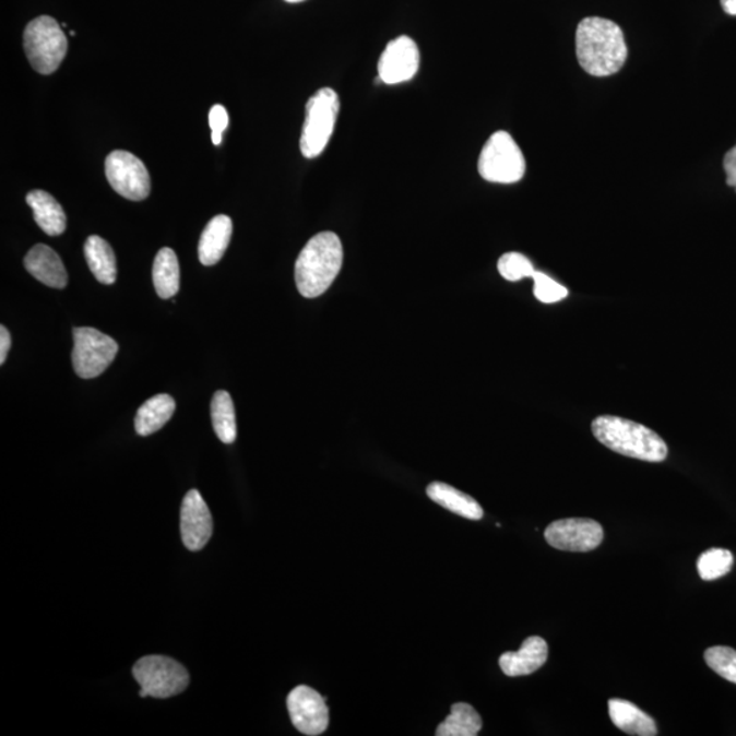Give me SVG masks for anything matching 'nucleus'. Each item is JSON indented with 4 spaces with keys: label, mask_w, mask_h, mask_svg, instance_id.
Instances as JSON below:
<instances>
[{
    "label": "nucleus",
    "mask_w": 736,
    "mask_h": 736,
    "mask_svg": "<svg viewBox=\"0 0 736 736\" xmlns=\"http://www.w3.org/2000/svg\"><path fill=\"white\" fill-rule=\"evenodd\" d=\"M575 55L587 74L608 76L618 73L628 58L622 29L614 21L587 16L577 26Z\"/></svg>",
    "instance_id": "nucleus-1"
},
{
    "label": "nucleus",
    "mask_w": 736,
    "mask_h": 736,
    "mask_svg": "<svg viewBox=\"0 0 736 736\" xmlns=\"http://www.w3.org/2000/svg\"><path fill=\"white\" fill-rule=\"evenodd\" d=\"M343 245L333 233H321L309 240L295 263L296 287L305 298L325 294L343 266Z\"/></svg>",
    "instance_id": "nucleus-2"
},
{
    "label": "nucleus",
    "mask_w": 736,
    "mask_h": 736,
    "mask_svg": "<svg viewBox=\"0 0 736 736\" xmlns=\"http://www.w3.org/2000/svg\"><path fill=\"white\" fill-rule=\"evenodd\" d=\"M592 432L598 442L625 458L662 463L667 459L666 442L651 428L618 416H598L592 422Z\"/></svg>",
    "instance_id": "nucleus-3"
},
{
    "label": "nucleus",
    "mask_w": 736,
    "mask_h": 736,
    "mask_svg": "<svg viewBox=\"0 0 736 736\" xmlns=\"http://www.w3.org/2000/svg\"><path fill=\"white\" fill-rule=\"evenodd\" d=\"M24 49L32 68L49 75L59 69L68 54V37L52 16H37L24 32Z\"/></svg>",
    "instance_id": "nucleus-4"
},
{
    "label": "nucleus",
    "mask_w": 736,
    "mask_h": 736,
    "mask_svg": "<svg viewBox=\"0 0 736 736\" xmlns=\"http://www.w3.org/2000/svg\"><path fill=\"white\" fill-rule=\"evenodd\" d=\"M340 98L331 87H322L310 97L306 106V119L300 136V152L306 158H314L327 150L336 128Z\"/></svg>",
    "instance_id": "nucleus-5"
},
{
    "label": "nucleus",
    "mask_w": 736,
    "mask_h": 736,
    "mask_svg": "<svg viewBox=\"0 0 736 736\" xmlns=\"http://www.w3.org/2000/svg\"><path fill=\"white\" fill-rule=\"evenodd\" d=\"M477 168L487 182L512 185L524 178L526 164L513 136L507 131H497L483 146Z\"/></svg>",
    "instance_id": "nucleus-6"
},
{
    "label": "nucleus",
    "mask_w": 736,
    "mask_h": 736,
    "mask_svg": "<svg viewBox=\"0 0 736 736\" xmlns=\"http://www.w3.org/2000/svg\"><path fill=\"white\" fill-rule=\"evenodd\" d=\"M133 675L141 685L140 696L169 699L183 693L190 675L182 664L166 656H145L134 664Z\"/></svg>",
    "instance_id": "nucleus-7"
},
{
    "label": "nucleus",
    "mask_w": 736,
    "mask_h": 736,
    "mask_svg": "<svg viewBox=\"0 0 736 736\" xmlns=\"http://www.w3.org/2000/svg\"><path fill=\"white\" fill-rule=\"evenodd\" d=\"M73 336L74 349L71 360L76 376L84 379L102 376L117 356L118 343L93 328H75Z\"/></svg>",
    "instance_id": "nucleus-8"
},
{
    "label": "nucleus",
    "mask_w": 736,
    "mask_h": 736,
    "mask_svg": "<svg viewBox=\"0 0 736 736\" xmlns=\"http://www.w3.org/2000/svg\"><path fill=\"white\" fill-rule=\"evenodd\" d=\"M109 185L130 201H144L151 194V177L145 164L126 151L109 153L106 161Z\"/></svg>",
    "instance_id": "nucleus-9"
},
{
    "label": "nucleus",
    "mask_w": 736,
    "mask_h": 736,
    "mask_svg": "<svg viewBox=\"0 0 736 736\" xmlns=\"http://www.w3.org/2000/svg\"><path fill=\"white\" fill-rule=\"evenodd\" d=\"M545 537L554 548L569 553H590L602 545L603 526L591 519H565L547 526Z\"/></svg>",
    "instance_id": "nucleus-10"
},
{
    "label": "nucleus",
    "mask_w": 736,
    "mask_h": 736,
    "mask_svg": "<svg viewBox=\"0 0 736 736\" xmlns=\"http://www.w3.org/2000/svg\"><path fill=\"white\" fill-rule=\"evenodd\" d=\"M290 721L298 732L316 736L327 732L329 710L327 699L309 686H298L287 699Z\"/></svg>",
    "instance_id": "nucleus-11"
},
{
    "label": "nucleus",
    "mask_w": 736,
    "mask_h": 736,
    "mask_svg": "<svg viewBox=\"0 0 736 736\" xmlns=\"http://www.w3.org/2000/svg\"><path fill=\"white\" fill-rule=\"evenodd\" d=\"M419 66L420 52L417 44L408 36L395 37L379 59V80L388 85L403 84L414 79Z\"/></svg>",
    "instance_id": "nucleus-12"
},
{
    "label": "nucleus",
    "mask_w": 736,
    "mask_h": 736,
    "mask_svg": "<svg viewBox=\"0 0 736 736\" xmlns=\"http://www.w3.org/2000/svg\"><path fill=\"white\" fill-rule=\"evenodd\" d=\"M180 534L186 548L190 551L202 550L211 541L213 534L211 510L197 490H190L183 499L180 510Z\"/></svg>",
    "instance_id": "nucleus-13"
},
{
    "label": "nucleus",
    "mask_w": 736,
    "mask_h": 736,
    "mask_svg": "<svg viewBox=\"0 0 736 736\" xmlns=\"http://www.w3.org/2000/svg\"><path fill=\"white\" fill-rule=\"evenodd\" d=\"M548 657V645L542 637L532 636L526 639L518 652H504L499 657V666L508 677H525L545 666Z\"/></svg>",
    "instance_id": "nucleus-14"
},
{
    "label": "nucleus",
    "mask_w": 736,
    "mask_h": 736,
    "mask_svg": "<svg viewBox=\"0 0 736 736\" xmlns=\"http://www.w3.org/2000/svg\"><path fill=\"white\" fill-rule=\"evenodd\" d=\"M26 271L48 287L62 289L68 285L69 276L60 257L51 247L36 245L25 257Z\"/></svg>",
    "instance_id": "nucleus-15"
},
{
    "label": "nucleus",
    "mask_w": 736,
    "mask_h": 736,
    "mask_svg": "<svg viewBox=\"0 0 736 736\" xmlns=\"http://www.w3.org/2000/svg\"><path fill=\"white\" fill-rule=\"evenodd\" d=\"M230 236H233V219L225 214H218L207 223L198 246V257L202 265L213 266L222 260L228 249Z\"/></svg>",
    "instance_id": "nucleus-16"
},
{
    "label": "nucleus",
    "mask_w": 736,
    "mask_h": 736,
    "mask_svg": "<svg viewBox=\"0 0 736 736\" xmlns=\"http://www.w3.org/2000/svg\"><path fill=\"white\" fill-rule=\"evenodd\" d=\"M608 715L615 727L629 735L656 736L655 721L633 702L613 699L608 701Z\"/></svg>",
    "instance_id": "nucleus-17"
},
{
    "label": "nucleus",
    "mask_w": 736,
    "mask_h": 736,
    "mask_svg": "<svg viewBox=\"0 0 736 736\" xmlns=\"http://www.w3.org/2000/svg\"><path fill=\"white\" fill-rule=\"evenodd\" d=\"M427 496L432 502L441 504L449 512L461 515V518L479 521L483 519V509L476 499L466 496L465 492L458 490L447 483L434 482L427 487Z\"/></svg>",
    "instance_id": "nucleus-18"
},
{
    "label": "nucleus",
    "mask_w": 736,
    "mask_h": 736,
    "mask_svg": "<svg viewBox=\"0 0 736 736\" xmlns=\"http://www.w3.org/2000/svg\"><path fill=\"white\" fill-rule=\"evenodd\" d=\"M27 205L32 207L33 217L38 227L49 236H59L66 229V214L60 203L51 194L43 190H33L26 195Z\"/></svg>",
    "instance_id": "nucleus-19"
},
{
    "label": "nucleus",
    "mask_w": 736,
    "mask_h": 736,
    "mask_svg": "<svg viewBox=\"0 0 736 736\" xmlns=\"http://www.w3.org/2000/svg\"><path fill=\"white\" fill-rule=\"evenodd\" d=\"M177 404L169 394H157L145 401L135 415V431L141 437L152 436L162 430L171 419Z\"/></svg>",
    "instance_id": "nucleus-20"
},
{
    "label": "nucleus",
    "mask_w": 736,
    "mask_h": 736,
    "mask_svg": "<svg viewBox=\"0 0 736 736\" xmlns=\"http://www.w3.org/2000/svg\"><path fill=\"white\" fill-rule=\"evenodd\" d=\"M87 266L98 283L111 285L117 282V258L112 247L100 236L92 235L84 246Z\"/></svg>",
    "instance_id": "nucleus-21"
},
{
    "label": "nucleus",
    "mask_w": 736,
    "mask_h": 736,
    "mask_svg": "<svg viewBox=\"0 0 736 736\" xmlns=\"http://www.w3.org/2000/svg\"><path fill=\"white\" fill-rule=\"evenodd\" d=\"M153 284L162 299L174 298L180 287V268L178 257L173 249L164 247L153 262Z\"/></svg>",
    "instance_id": "nucleus-22"
},
{
    "label": "nucleus",
    "mask_w": 736,
    "mask_h": 736,
    "mask_svg": "<svg viewBox=\"0 0 736 736\" xmlns=\"http://www.w3.org/2000/svg\"><path fill=\"white\" fill-rule=\"evenodd\" d=\"M483 726L482 717L475 708L458 702L452 707V712L439 724L437 736H476Z\"/></svg>",
    "instance_id": "nucleus-23"
},
{
    "label": "nucleus",
    "mask_w": 736,
    "mask_h": 736,
    "mask_svg": "<svg viewBox=\"0 0 736 736\" xmlns=\"http://www.w3.org/2000/svg\"><path fill=\"white\" fill-rule=\"evenodd\" d=\"M211 414L214 431L223 443H234L238 436L236 428V415L233 397L225 390H218L213 395Z\"/></svg>",
    "instance_id": "nucleus-24"
},
{
    "label": "nucleus",
    "mask_w": 736,
    "mask_h": 736,
    "mask_svg": "<svg viewBox=\"0 0 736 736\" xmlns=\"http://www.w3.org/2000/svg\"><path fill=\"white\" fill-rule=\"evenodd\" d=\"M734 565V555L724 548H711L700 555L697 560V570L704 581L722 579L732 571Z\"/></svg>",
    "instance_id": "nucleus-25"
},
{
    "label": "nucleus",
    "mask_w": 736,
    "mask_h": 736,
    "mask_svg": "<svg viewBox=\"0 0 736 736\" xmlns=\"http://www.w3.org/2000/svg\"><path fill=\"white\" fill-rule=\"evenodd\" d=\"M705 662L722 678L736 685V651L729 646H712L705 651Z\"/></svg>",
    "instance_id": "nucleus-26"
},
{
    "label": "nucleus",
    "mask_w": 736,
    "mask_h": 736,
    "mask_svg": "<svg viewBox=\"0 0 736 736\" xmlns=\"http://www.w3.org/2000/svg\"><path fill=\"white\" fill-rule=\"evenodd\" d=\"M498 271L504 280L513 283L532 277L536 272L529 258L520 252H508L499 258Z\"/></svg>",
    "instance_id": "nucleus-27"
},
{
    "label": "nucleus",
    "mask_w": 736,
    "mask_h": 736,
    "mask_svg": "<svg viewBox=\"0 0 736 736\" xmlns=\"http://www.w3.org/2000/svg\"><path fill=\"white\" fill-rule=\"evenodd\" d=\"M532 278H534L535 282L534 294L536 299L541 300L542 304H557V301L568 298V288H565L563 285L555 282V280L547 276L546 273L535 272Z\"/></svg>",
    "instance_id": "nucleus-28"
},
{
    "label": "nucleus",
    "mask_w": 736,
    "mask_h": 736,
    "mask_svg": "<svg viewBox=\"0 0 736 736\" xmlns=\"http://www.w3.org/2000/svg\"><path fill=\"white\" fill-rule=\"evenodd\" d=\"M228 112L223 106L212 107L211 112H209V124L212 129V141L214 145L222 144L223 133L228 128Z\"/></svg>",
    "instance_id": "nucleus-29"
},
{
    "label": "nucleus",
    "mask_w": 736,
    "mask_h": 736,
    "mask_svg": "<svg viewBox=\"0 0 736 736\" xmlns=\"http://www.w3.org/2000/svg\"><path fill=\"white\" fill-rule=\"evenodd\" d=\"M724 171L727 175V185L736 190V145L724 157Z\"/></svg>",
    "instance_id": "nucleus-30"
},
{
    "label": "nucleus",
    "mask_w": 736,
    "mask_h": 736,
    "mask_svg": "<svg viewBox=\"0 0 736 736\" xmlns=\"http://www.w3.org/2000/svg\"><path fill=\"white\" fill-rule=\"evenodd\" d=\"M11 347L10 332L5 327H0V365H4L8 358L9 349Z\"/></svg>",
    "instance_id": "nucleus-31"
},
{
    "label": "nucleus",
    "mask_w": 736,
    "mask_h": 736,
    "mask_svg": "<svg viewBox=\"0 0 736 736\" xmlns=\"http://www.w3.org/2000/svg\"><path fill=\"white\" fill-rule=\"evenodd\" d=\"M722 8L729 15H736V0H721Z\"/></svg>",
    "instance_id": "nucleus-32"
},
{
    "label": "nucleus",
    "mask_w": 736,
    "mask_h": 736,
    "mask_svg": "<svg viewBox=\"0 0 736 736\" xmlns=\"http://www.w3.org/2000/svg\"><path fill=\"white\" fill-rule=\"evenodd\" d=\"M285 2H288V3H299V2H305V0H285Z\"/></svg>",
    "instance_id": "nucleus-33"
}]
</instances>
